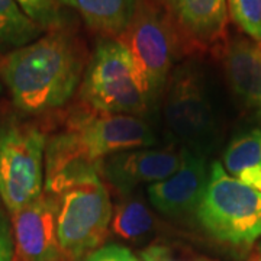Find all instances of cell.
I'll return each instance as SVG.
<instances>
[{"label": "cell", "instance_id": "cell-1", "mask_svg": "<svg viewBox=\"0 0 261 261\" xmlns=\"http://www.w3.org/2000/svg\"><path fill=\"white\" fill-rule=\"evenodd\" d=\"M83 74V58L68 34L51 31L0 61V77L25 113L54 111L68 102Z\"/></svg>", "mask_w": 261, "mask_h": 261}, {"label": "cell", "instance_id": "cell-2", "mask_svg": "<svg viewBox=\"0 0 261 261\" xmlns=\"http://www.w3.org/2000/svg\"><path fill=\"white\" fill-rule=\"evenodd\" d=\"M196 216L216 241L251 247L261 238V192L232 177L215 161Z\"/></svg>", "mask_w": 261, "mask_h": 261}, {"label": "cell", "instance_id": "cell-3", "mask_svg": "<svg viewBox=\"0 0 261 261\" xmlns=\"http://www.w3.org/2000/svg\"><path fill=\"white\" fill-rule=\"evenodd\" d=\"M44 132L27 122L0 123V200L10 215L35 202L45 186Z\"/></svg>", "mask_w": 261, "mask_h": 261}, {"label": "cell", "instance_id": "cell-4", "mask_svg": "<svg viewBox=\"0 0 261 261\" xmlns=\"http://www.w3.org/2000/svg\"><path fill=\"white\" fill-rule=\"evenodd\" d=\"M80 94L99 113L138 116L149 109L129 49L121 39L106 38L96 45Z\"/></svg>", "mask_w": 261, "mask_h": 261}, {"label": "cell", "instance_id": "cell-5", "mask_svg": "<svg viewBox=\"0 0 261 261\" xmlns=\"http://www.w3.org/2000/svg\"><path fill=\"white\" fill-rule=\"evenodd\" d=\"M57 197V235L63 254L79 260L97 250L113 215L109 190L100 173L77 178Z\"/></svg>", "mask_w": 261, "mask_h": 261}, {"label": "cell", "instance_id": "cell-6", "mask_svg": "<svg viewBox=\"0 0 261 261\" xmlns=\"http://www.w3.org/2000/svg\"><path fill=\"white\" fill-rule=\"evenodd\" d=\"M140 77L149 109L166 92L176 53V37L167 16L154 5L141 0L129 28L122 35Z\"/></svg>", "mask_w": 261, "mask_h": 261}, {"label": "cell", "instance_id": "cell-7", "mask_svg": "<svg viewBox=\"0 0 261 261\" xmlns=\"http://www.w3.org/2000/svg\"><path fill=\"white\" fill-rule=\"evenodd\" d=\"M163 116L167 132L185 149L205 155L212 148L216 122L202 77L195 67L183 65L170 75Z\"/></svg>", "mask_w": 261, "mask_h": 261}, {"label": "cell", "instance_id": "cell-8", "mask_svg": "<svg viewBox=\"0 0 261 261\" xmlns=\"http://www.w3.org/2000/svg\"><path fill=\"white\" fill-rule=\"evenodd\" d=\"M70 129L86 154L96 163L122 151L148 148L157 144L152 128L135 115H86L77 116Z\"/></svg>", "mask_w": 261, "mask_h": 261}, {"label": "cell", "instance_id": "cell-9", "mask_svg": "<svg viewBox=\"0 0 261 261\" xmlns=\"http://www.w3.org/2000/svg\"><path fill=\"white\" fill-rule=\"evenodd\" d=\"M58 197L44 193L12 215L15 248L22 261H61L57 235Z\"/></svg>", "mask_w": 261, "mask_h": 261}, {"label": "cell", "instance_id": "cell-10", "mask_svg": "<svg viewBox=\"0 0 261 261\" xmlns=\"http://www.w3.org/2000/svg\"><path fill=\"white\" fill-rule=\"evenodd\" d=\"M181 152L173 148H137L109 155L102 161V176L122 196L142 185H154L174 174Z\"/></svg>", "mask_w": 261, "mask_h": 261}, {"label": "cell", "instance_id": "cell-11", "mask_svg": "<svg viewBox=\"0 0 261 261\" xmlns=\"http://www.w3.org/2000/svg\"><path fill=\"white\" fill-rule=\"evenodd\" d=\"M209 173L205 155L183 148L177 171L166 180L148 186L149 202L167 216L196 212L207 185Z\"/></svg>", "mask_w": 261, "mask_h": 261}, {"label": "cell", "instance_id": "cell-12", "mask_svg": "<svg viewBox=\"0 0 261 261\" xmlns=\"http://www.w3.org/2000/svg\"><path fill=\"white\" fill-rule=\"evenodd\" d=\"M171 15L200 44L222 38L226 29V0H166Z\"/></svg>", "mask_w": 261, "mask_h": 261}, {"label": "cell", "instance_id": "cell-13", "mask_svg": "<svg viewBox=\"0 0 261 261\" xmlns=\"http://www.w3.org/2000/svg\"><path fill=\"white\" fill-rule=\"evenodd\" d=\"M228 80L244 100L261 106V48L247 39L229 44L225 54Z\"/></svg>", "mask_w": 261, "mask_h": 261}, {"label": "cell", "instance_id": "cell-14", "mask_svg": "<svg viewBox=\"0 0 261 261\" xmlns=\"http://www.w3.org/2000/svg\"><path fill=\"white\" fill-rule=\"evenodd\" d=\"M74 9L89 28L116 39L126 32L138 0H58Z\"/></svg>", "mask_w": 261, "mask_h": 261}, {"label": "cell", "instance_id": "cell-15", "mask_svg": "<svg viewBox=\"0 0 261 261\" xmlns=\"http://www.w3.org/2000/svg\"><path fill=\"white\" fill-rule=\"evenodd\" d=\"M44 29L22 10L16 0H0V47H25L41 38Z\"/></svg>", "mask_w": 261, "mask_h": 261}, {"label": "cell", "instance_id": "cell-16", "mask_svg": "<svg viewBox=\"0 0 261 261\" xmlns=\"http://www.w3.org/2000/svg\"><path fill=\"white\" fill-rule=\"evenodd\" d=\"M111 226L118 237L137 241L152 231L154 218L140 196H132L130 193L123 196L113 209Z\"/></svg>", "mask_w": 261, "mask_h": 261}, {"label": "cell", "instance_id": "cell-17", "mask_svg": "<svg viewBox=\"0 0 261 261\" xmlns=\"http://www.w3.org/2000/svg\"><path fill=\"white\" fill-rule=\"evenodd\" d=\"M224 168L232 177L243 180L261 168V130L252 129L231 141L224 154Z\"/></svg>", "mask_w": 261, "mask_h": 261}, {"label": "cell", "instance_id": "cell-18", "mask_svg": "<svg viewBox=\"0 0 261 261\" xmlns=\"http://www.w3.org/2000/svg\"><path fill=\"white\" fill-rule=\"evenodd\" d=\"M228 15L245 35L261 42V0H226Z\"/></svg>", "mask_w": 261, "mask_h": 261}, {"label": "cell", "instance_id": "cell-19", "mask_svg": "<svg viewBox=\"0 0 261 261\" xmlns=\"http://www.w3.org/2000/svg\"><path fill=\"white\" fill-rule=\"evenodd\" d=\"M22 10L44 31L57 29L61 23L58 0H16Z\"/></svg>", "mask_w": 261, "mask_h": 261}, {"label": "cell", "instance_id": "cell-20", "mask_svg": "<svg viewBox=\"0 0 261 261\" xmlns=\"http://www.w3.org/2000/svg\"><path fill=\"white\" fill-rule=\"evenodd\" d=\"M141 261H214L206 257L195 255L186 251H180L168 245H149L140 252Z\"/></svg>", "mask_w": 261, "mask_h": 261}, {"label": "cell", "instance_id": "cell-21", "mask_svg": "<svg viewBox=\"0 0 261 261\" xmlns=\"http://www.w3.org/2000/svg\"><path fill=\"white\" fill-rule=\"evenodd\" d=\"M84 261H141V258L123 245L108 244L90 252Z\"/></svg>", "mask_w": 261, "mask_h": 261}, {"label": "cell", "instance_id": "cell-22", "mask_svg": "<svg viewBox=\"0 0 261 261\" xmlns=\"http://www.w3.org/2000/svg\"><path fill=\"white\" fill-rule=\"evenodd\" d=\"M15 254V240L12 225L6 215L0 211V261H12Z\"/></svg>", "mask_w": 261, "mask_h": 261}, {"label": "cell", "instance_id": "cell-23", "mask_svg": "<svg viewBox=\"0 0 261 261\" xmlns=\"http://www.w3.org/2000/svg\"><path fill=\"white\" fill-rule=\"evenodd\" d=\"M260 115H261V106H260Z\"/></svg>", "mask_w": 261, "mask_h": 261}, {"label": "cell", "instance_id": "cell-24", "mask_svg": "<svg viewBox=\"0 0 261 261\" xmlns=\"http://www.w3.org/2000/svg\"><path fill=\"white\" fill-rule=\"evenodd\" d=\"M258 261H261V258H258Z\"/></svg>", "mask_w": 261, "mask_h": 261}]
</instances>
